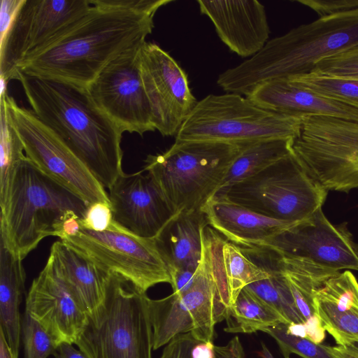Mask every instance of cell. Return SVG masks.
Returning <instances> with one entry per match:
<instances>
[{
  "instance_id": "obj_1",
  "label": "cell",
  "mask_w": 358,
  "mask_h": 358,
  "mask_svg": "<svg viewBox=\"0 0 358 358\" xmlns=\"http://www.w3.org/2000/svg\"><path fill=\"white\" fill-rule=\"evenodd\" d=\"M173 0H92L90 10L18 66L24 74L87 88L122 52L145 42Z\"/></svg>"
},
{
  "instance_id": "obj_2",
  "label": "cell",
  "mask_w": 358,
  "mask_h": 358,
  "mask_svg": "<svg viewBox=\"0 0 358 358\" xmlns=\"http://www.w3.org/2000/svg\"><path fill=\"white\" fill-rule=\"evenodd\" d=\"M15 80L30 109L108 189L124 173L123 132L97 108L87 88L20 71Z\"/></svg>"
},
{
  "instance_id": "obj_3",
  "label": "cell",
  "mask_w": 358,
  "mask_h": 358,
  "mask_svg": "<svg viewBox=\"0 0 358 358\" xmlns=\"http://www.w3.org/2000/svg\"><path fill=\"white\" fill-rule=\"evenodd\" d=\"M358 45V10L298 26L273 38L256 55L221 73L217 85L247 96L271 80L310 73L321 60Z\"/></svg>"
},
{
  "instance_id": "obj_4",
  "label": "cell",
  "mask_w": 358,
  "mask_h": 358,
  "mask_svg": "<svg viewBox=\"0 0 358 358\" xmlns=\"http://www.w3.org/2000/svg\"><path fill=\"white\" fill-rule=\"evenodd\" d=\"M88 206L25 157L0 198V241L23 260L43 238L59 237L69 219H83Z\"/></svg>"
},
{
  "instance_id": "obj_5",
  "label": "cell",
  "mask_w": 358,
  "mask_h": 358,
  "mask_svg": "<svg viewBox=\"0 0 358 358\" xmlns=\"http://www.w3.org/2000/svg\"><path fill=\"white\" fill-rule=\"evenodd\" d=\"M223 240L210 227L204 226L202 255L192 287L179 295L148 298L154 350L189 332L199 341H213L216 324L227 319L234 304L223 264Z\"/></svg>"
},
{
  "instance_id": "obj_6",
  "label": "cell",
  "mask_w": 358,
  "mask_h": 358,
  "mask_svg": "<svg viewBox=\"0 0 358 358\" xmlns=\"http://www.w3.org/2000/svg\"><path fill=\"white\" fill-rule=\"evenodd\" d=\"M244 145L175 141L165 152L148 155L142 171L153 178L175 215L198 211Z\"/></svg>"
},
{
  "instance_id": "obj_7",
  "label": "cell",
  "mask_w": 358,
  "mask_h": 358,
  "mask_svg": "<svg viewBox=\"0 0 358 358\" xmlns=\"http://www.w3.org/2000/svg\"><path fill=\"white\" fill-rule=\"evenodd\" d=\"M148 298L130 281L109 273L104 300L87 314L75 345L89 358H152Z\"/></svg>"
},
{
  "instance_id": "obj_8",
  "label": "cell",
  "mask_w": 358,
  "mask_h": 358,
  "mask_svg": "<svg viewBox=\"0 0 358 358\" xmlns=\"http://www.w3.org/2000/svg\"><path fill=\"white\" fill-rule=\"evenodd\" d=\"M302 117L265 110L238 94H210L197 101L176 141L244 145L271 138L294 139Z\"/></svg>"
},
{
  "instance_id": "obj_9",
  "label": "cell",
  "mask_w": 358,
  "mask_h": 358,
  "mask_svg": "<svg viewBox=\"0 0 358 358\" xmlns=\"http://www.w3.org/2000/svg\"><path fill=\"white\" fill-rule=\"evenodd\" d=\"M327 192L292 150L257 174L215 193L259 214L295 222L321 208Z\"/></svg>"
},
{
  "instance_id": "obj_10",
  "label": "cell",
  "mask_w": 358,
  "mask_h": 358,
  "mask_svg": "<svg viewBox=\"0 0 358 358\" xmlns=\"http://www.w3.org/2000/svg\"><path fill=\"white\" fill-rule=\"evenodd\" d=\"M292 150L328 191L358 188V122L303 115Z\"/></svg>"
},
{
  "instance_id": "obj_11",
  "label": "cell",
  "mask_w": 358,
  "mask_h": 358,
  "mask_svg": "<svg viewBox=\"0 0 358 358\" xmlns=\"http://www.w3.org/2000/svg\"><path fill=\"white\" fill-rule=\"evenodd\" d=\"M59 240L92 260L106 273H115L143 292L171 279L166 262L153 238H143L115 221L106 230L81 228L74 236Z\"/></svg>"
},
{
  "instance_id": "obj_12",
  "label": "cell",
  "mask_w": 358,
  "mask_h": 358,
  "mask_svg": "<svg viewBox=\"0 0 358 358\" xmlns=\"http://www.w3.org/2000/svg\"><path fill=\"white\" fill-rule=\"evenodd\" d=\"M10 120L19 134L26 157L41 171L59 182L89 205H110L106 188L88 168L30 109L19 106L1 91Z\"/></svg>"
},
{
  "instance_id": "obj_13",
  "label": "cell",
  "mask_w": 358,
  "mask_h": 358,
  "mask_svg": "<svg viewBox=\"0 0 358 358\" xmlns=\"http://www.w3.org/2000/svg\"><path fill=\"white\" fill-rule=\"evenodd\" d=\"M92 0H24L0 36V78L15 80L19 64L85 15Z\"/></svg>"
},
{
  "instance_id": "obj_14",
  "label": "cell",
  "mask_w": 358,
  "mask_h": 358,
  "mask_svg": "<svg viewBox=\"0 0 358 358\" xmlns=\"http://www.w3.org/2000/svg\"><path fill=\"white\" fill-rule=\"evenodd\" d=\"M143 43L113 59L87 87L94 104L122 132L141 136L155 130L141 75Z\"/></svg>"
},
{
  "instance_id": "obj_15",
  "label": "cell",
  "mask_w": 358,
  "mask_h": 358,
  "mask_svg": "<svg viewBox=\"0 0 358 358\" xmlns=\"http://www.w3.org/2000/svg\"><path fill=\"white\" fill-rule=\"evenodd\" d=\"M250 250L299 257L336 271H358V245L347 227L333 224L322 208Z\"/></svg>"
},
{
  "instance_id": "obj_16",
  "label": "cell",
  "mask_w": 358,
  "mask_h": 358,
  "mask_svg": "<svg viewBox=\"0 0 358 358\" xmlns=\"http://www.w3.org/2000/svg\"><path fill=\"white\" fill-rule=\"evenodd\" d=\"M140 69L155 130L176 136L197 103L187 74L160 46L146 41L140 50Z\"/></svg>"
},
{
  "instance_id": "obj_17",
  "label": "cell",
  "mask_w": 358,
  "mask_h": 358,
  "mask_svg": "<svg viewBox=\"0 0 358 358\" xmlns=\"http://www.w3.org/2000/svg\"><path fill=\"white\" fill-rule=\"evenodd\" d=\"M108 194L114 221L141 237H156L175 216L153 178L143 171L122 173Z\"/></svg>"
},
{
  "instance_id": "obj_18",
  "label": "cell",
  "mask_w": 358,
  "mask_h": 358,
  "mask_svg": "<svg viewBox=\"0 0 358 358\" xmlns=\"http://www.w3.org/2000/svg\"><path fill=\"white\" fill-rule=\"evenodd\" d=\"M25 311L58 345L62 343L75 344L87 317L57 275L49 257L32 281L26 297Z\"/></svg>"
},
{
  "instance_id": "obj_19",
  "label": "cell",
  "mask_w": 358,
  "mask_h": 358,
  "mask_svg": "<svg viewBox=\"0 0 358 358\" xmlns=\"http://www.w3.org/2000/svg\"><path fill=\"white\" fill-rule=\"evenodd\" d=\"M200 13L212 22L220 39L241 57H252L268 41L265 6L257 0H198Z\"/></svg>"
},
{
  "instance_id": "obj_20",
  "label": "cell",
  "mask_w": 358,
  "mask_h": 358,
  "mask_svg": "<svg viewBox=\"0 0 358 358\" xmlns=\"http://www.w3.org/2000/svg\"><path fill=\"white\" fill-rule=\"evenodd\" d=\"M200 210L212 229L227 241L248 249L257 248L296 222L259 214L220 193L210 196Z\"/></svg>"
},
{
  "instance_id": "obj_21",
  "label": "cell",
  "mask_w": 358,
  "mask_h": 358,
  "mask_svg": "<svg viewBox=\"0 0 358 358\" xmlns=\"http://www.w3.org/2000/svg\"><path fill=\"white\" fill-rule=\"evenodd\" d=\"M259 107L282 115H314L358 122V109L300 87L288 78L266 81L247 96Z\"/></svg>"
},
{
  "instance_id": "obj_22",
  "label": "cell",
  "mask_w": 358,
  "mask_h": 358,
  "mask_svg": "<svg viewBox=\"0 0 358 358\" xmlns=\"http://www.w3.org/2000/svg\"><path fill=\"white\" fill-rule=\"evenodd\" d=\"M313 308L338 345L358 342V282L352 272H339L317 289Z\"/></svg>"
},
{
  "instance_id": "obj_23",
  "label": "cell",
  "mask_w": 358,
  "mask_h": 358,
  "mask_svg": "<svg viewBox=\"0 0 358 358\" xmlns=\"http://www.w3.org/2000/svg\"><path fill=\"white\" fill-rule=\"evenodd\" d=\"M48 257L78 304L87 314L94 312L104 300L109 273L61 240L53 243Z\"/></svg>"
},
{
  "instance_id": "obj_24",
  "label": "cell",
  "mask_w": 358,
  "mask_h": 358,
  "mask_svg": "<svg viewBox=\"0 0 358 358\" xmlns=\"http://www.w3.org/2000/svg\"><path fill=\"white\" fill-rule=\"evenodd\" d=\"M208 225L201 210L181 213L154 238L169 270L196 269L202 255L201 229Z\"/></svg>"
},
{
  "instance_id": "obj_25",
  "label": "cell",
  "mask_w": 358,
  "mask_h": 358,
  "mask_svg": "<svg viewBox=\"0 0 358 358\" xmlns=\"http://www.w3.org/2000/svg\"><path fill=\"white\" fill-rule=\"evenodd\" d=\"M25 279L22 260L15 257L0 241V329L16 358L22 337L19 308Z\"/></svg>"
},
{
  "instance_id": "obj_26",
  "label": "cell",
  "mask_w": 358,
  "mask_h": 358,
  "mask_svg": "<svg viewBox=\"0 0 358 358\" xmlns=\"http://www.w3.org/2000/svg\"><path fill=\"white\" fill-rule=\"evenodd\" d=\"M270 253L273 255V266L285 277L295 304L307 322L315 315L313 308L315 290L340 271L324 268L299 257Z\"/></svg>"
},
{
  "instance_id": "obj_27",
  "label": "cell",
  "mask_w": 358,
  "mask_h": 358,
  "mask_svg": "<svg viewBox=\"0 0 358 358\" xmlns=\"http://www.w3.org/2000/svg\"><path fill=\"white\" fill-rule=\"evenodd\" d=\"M293 140L271 138L245 144L217 192L257 174L289 154Z\"/></svg>"
},
{
  "instance_id": "obj_28",
  "label": "cell",
  "mask_w": 358,
  "mask_h": 358,
  "mask_svg": "<svg viewBox=\"0 0 358 358\" xmlns=\"http://www.w3.org/2000/svg\"><path fill=\"white\" fill-rule=\"evenodd\" d=\"M225 320L224 329L229 333L251 334L280 323L287 324L278 313L245 288L238 295Z\"/></svg>"
},
{
  "instance_id": "obj_29",
  "label": "cell",
  "mask_w": 358,
  "mask_h": 358,
  "mask_svg": "<svg viewBox=\"0 0 358 358\" xmlns=\"http://www.w3.org/2000/svg\"><path fill=\"white\" fill-rule=\"evenodd\" d=\"M271 275L245 288L278 313L287 324H304L292 294L283 275L274 266Z\"/></svg>"
},
{
  "instance_id": "obj_30",
  "label": "cell",
  "mask_w": 358,
  "mask_h": 358,
  "mask_svg": "<svg viewBox=\"0 0 358 358\" xmlns=\"http://www.w3.org/2000/svg\"><path fill=\"white\" fill-rule=\"evenodd\" d=\"M160 358H245L239 337L224 345L195 338L191 333L173 337L164 347Z\"/></svg>"
},
{
  "instance_id": "obj_31",
  "label": "cell",
  "mask_w": 358,
  "mask_h": 358,
  "mask_svg": "<svg viewBox=\"0 0 358 358\" xmlns=\"http://www.w3.org/2000/svg\"><path fill=\"white\" fill-rule=\"evenodd\" d=\"M223 264L234 303L241 291L248 285L271 275L269 268L252 261L241 248L224 238L222 246Z\"/></svg>"
},
{
  "instance_id": "obj_32",
  "label": "cell",
  "mask_w": 358,
  "mask_h": 358,
  "mask_svg": "<svg viewBox=\"0 0 358 358\" xmlns=\"http://www.w3.org/2000/svg\"><path fill=\"white\" fill-rule=\"evenodd\" d=\"M0 198L3 197L11 176L26 157L22 141L12 124L3 96L0 95Z\"/></svg>"
},
{
  "instance_id": "obj_33",
  "label": "cell",
  "mask_w": 358,
  "mask_h": 358,
  "mask_svg": "<svg viewBox=\"0 0 358 358\" xmlns=\"http://www.w3.org/2000/svg\"><path fill=\"white\" fill-rule=\"evenodd\" d=\"M294 84L358 109V80L313 73L288 78Z\"/></svg>"
},
{
  "instance_id": "obj_34",
  "label": "cell",
  "mask_w": 358,
  "mask_h": 358,
  "mask_svg": "<svg viewBox=\"0 0 358 358\" xmlns=\"http://www.w3.org/2000/svg\"><path fill=\"white\" fill-rule=\"evenodd\" d=\"M287 325L280 323L262 331L275 340L284 357L294 353L302 358H334L327 346L288 333Z\"/></svg>"
},
{
  "instance_id": "obj_35",
  "label": "cell",
  "mask_w": 358,
  "mask_h": 358,
  "mask_svg": "<svg viewBox=\"0 0 358 358\" xmlns=\"http://www.w3.org/2000/svg\"><path fill=\"white\" fill-rule=\"evenodd\" d=\"M24 358H47L54 355L58 345L26 311L22 319V337Z\"/></svg>"
},
{
  "instance_id": "obj_36",
  "label": "cell",
  "mask_w": 358,
  "mask_h": 358,
  "mask_svg": "<svg viewBox=\"0 0 358 358\" xmlns=\"http://www.w3.org/2000/svg\"><path fill=\"white\" fill-rule=\"evenodd\" d=\"M311 73L358 80V45L321 60Z\"/></svg>"
},
{
  "instance_id": "obj_37",
  "label": "cell",
  "mask_w": 358,
  "mask_h": 358,
  "mask_svg": "<svg viewBox=\"0 0 358 358\" xmlns=\"http://www.w3.org/2000/svg\"><path fill=\"white\" fill-rule=\"evenodd\" d=\"M114 221L110 205L104 202L90 204L83 219L81 228L101 231L107 229Z\"/></svg>"
},
{
  "instance_id": "obj_38",
  "label": "cell",
  "mask_w": 358,
  "mask_h": 358,
  "mask_svg": "<svg viewBox=\"0 0 358 358\" xmlns=\"http://www.w3.org/2000/svg\"><path fill=\"white\" fill-rule=\"evenodd\" d=\"M317 13L319 17L358 10V0H297Z\"/></svg>"
},
{
  "instance_id": "obj_39",
  "label": "cell",
  "mask_w": 358,
  "mask_h": 358,
  "mask_svg": "<svg viewBox=\"0 0 358 358\" xmlns=\"http://www.w3.org/2000/svg\"><path fill=\"white\" fill-rule=\"evenodd\" d=\"M287 331L291 334L308 338L317 344H320L325 338V329L316 314L304 324H287Z\"/></svg>"
},
{
  "instance_id": "obj_40",
  "label": "cell",
  "mask_w": 358,
  "mask_h": 358,
  "mask_svg": "<svg viewBox=\"0 0 358 358\" xmlns=\"http://www.w3.org/2000/svg\"><path fill=\"white\" fill-rule=\"evenodd\" d=\"M196 269L191 268L171 269L169 273L173 293L179 295L187 292L194 283Z\"/></svg>"
},
{
  "instance_id": "obj_41",
  "label": "cell",
  "mask_w": 358,
  "mask_h": 358,
  "mask_svg": "<svg viewBox=\"0 0 358 358\" xmlns=\"http://www.w3.org/2000/svg\"><path fill=\"white\" fill-rule=\"evenodd\" d=\"M24 0H1L0 10V36L8 29Z\"/></svg>"
},
{
  "instance_id": "obj_42",
  "label": "cell",
  "mask_w": 358,
  "mask_h": 358,
  "mask_svg": "<svg viewBox=\"0 0 358 358\" xmlns=\"http://www.w3.org/2000/svg\"><path fill=\"white\" fill-rule=\"evenodd\" d=\"M55 358H89L84 352L76 349L73 344L62 343L54 353Z\"/></svg>"
},
{
  "instance_id": "obj_43",
  "label": "cell",
  "mask_w": 358,
  "mask_h": 358,
  "mask_svg": "<svg viewBox=\"0 0 358 358\" xmlns=\"http://www.w3.org/2000/svg\"><path fill=\"white\" fill-rule=\"evenodd\" d=\"M327 348L334 358H358V348L352 344Z\"/></svg>"
},
{
  "instance_id": "obj_44",
  "label": "cell",
  "mask_w": 358,
  "mask_h": 358,
  "mask_svg": "<svg viewBox=\"0 0 358 358\" xmlns=\"http://www.w3.org/2000/svg\"><path fill=\"white\" fill-rule=\"evenodd\" d=\"M0 358H16L0 329Z\"/></svg>"
},
{
  "instance_id": "obj_45",
  "label": "cell",
  "mask_w": 358,
  "mask_h": 358,
  "mask_svg": "<svg viewBox=\"0 0 358 358\" xmlns=\"http://www.w3.org/2000/svg\"><path fill=\"white\" fill-rule=\"evenodd\" d=\"M258 354L262 358H275L263 343H262V350ZM285 358H289V355L285 356Z\"/></svg>"
},
{
  "instance_id": "obj_46",
  "label": "cell",
  "mask_w": 358,
  "mask_h": 358,
  "mask_svg": "<svg viewBox=\"0 0 358 358\" xmlns=\"http://www.w3.org/2000/svg\"><path fill=\"white\" fill-rule=\"evenodd\" d=\"M352 345H354L355 346L358 348V342L357 343H352Z\"/></svg>"
}]
</instances>
